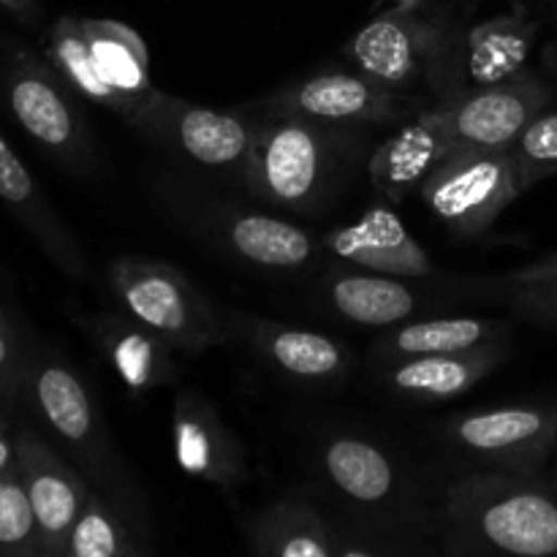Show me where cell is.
I'll return each mask as SVG.
<instances>
[{
  "label": "cell",
  "mask_w": 557,
  "mask_h": 557,
  "mask_svg": "<svg viewBox=\"0 0 557 557\" xmlns=\"http://www.w3.org/2000/svg\"><path fill=\"white\" fill-rule=\"evenodd\" d=\"M321 468L332 487L357 506H379L397 495L400 473L379 444L359 435H335L321 449Z\"/></svg>",
  "instance_id": "23"
},
{
  "label": "cell",
  "mask_w": 557,
  "mask_h": 557,
  "mask_svg": "<svg viewBox=\"0 0 557 557\" xmlns=\"http://www.w3.org/2000/svg\"><path fill=\"white\" fill-rule=\"evenodd\" d=\"M455 150L435 103L422 109L413 123L397 131L370 156L368 174L373 188L392 205L406 201L411 190L422 188L428 174Z\"/></svg>",
  "instance_id": "18"
},
{
  "label": "cell",
  "mask_w": 557,
  "mask_h": 557,
  "mask_svg": "<svg viewBox=\"0 0 557 557\" xmlns=\"http://www.w3.org/2000/svg\"><path fill=\"white\" fill-rule=\"evenodd\" d=\"M174 460L183 473L221 490H237L250 479L248 455L215 403L196 389H180L172 408Z\"/></svg>",
  "instance_id": "13"
},
{
  "label": "cell",
  "mask_w": 557,
  "mask_h": 557,
  "mask_svg": "<svg viewBox=\"0 0 557 557\" xmlns=\"http://www.w3.org/2000/svg\"><path fill=\"white\" fill-rule=\"evenodd\" d=\"M547 3H549V5H553V9H557V0H547Z\"/></svg>",
  "instance_id": "39"
},
{
  "label": "cell",
  "mask_w": 557,
  "mask_h": 557,
  "mask_svg": "<svg viewBox=\"0 0 557 557\" xmlns=\"http://www.w3.org/2000/svg\"><path fill=\"white\" fill-rule=\"evenodd\" d=\"M228 248L264 270H302L315 259V243L299 226L259 212H234L221 226Z\"/></svg>",
  "instance_id": "24"
},
{
  "label": "cell",
  "mask_w": 557,
  "mask_h": 557,
  "mask_svg": "<svg viewBox=\"0 0 557 557\" xmlns=\"http://www.w3.org/2000/svg\"><path fill=\"white\" fill-rule=\"evenodd\" d=\"M542 60H544V69H547L549 79H553L557 87V41H549L547 47H544Z\"/></svg>",
  "instance_id": "35"
},
{
  "label": "cell",
  "mask_w": 557,
  "mask_h": 557,
  "mask_svg": "<svg viewBox=\"0 0 557 557\" xmlns=\"http://www.w3.org/2000/svg\"><path fill=\"white\" fill-rule=\"evenodd\" d=\"M553 82L536 71L493 87H468L435 103L455 150H509L533 117L553 107Z\"/></svg>",
  "instance_id": "9"
},
{
  "label": "cell",
  "mask_w": 557,
  "mask_h": 557,
  "mask_svg": "<svg viewBox=\"0 0 557 557\" xmlns=\"http://www.w3.org/2000/svg\"><path fill=\"white\" fill-rule=\"evenodd\" d=\"M0 326H3V330H11V324H9V319L3 315V310H0Z\"/></svg>",
  "instance_id": "38"
},
{
  "label": "cell",
  "mask_w": 557,
  "mask_h": 557,
  "mask_svg": "<svg viewBox=\"0 0 557 557\" xmlns=\"http://www.w3.org/2000/svg\"><path fill=\"white\" fill-rule=\"evenodd\" d=\"M27 395V359L22 357L20 343L11 330L0 326V397L9 403Z\"/></svg>",
  "instance_id": "32"
},
{
  "label": "cell",
  "mask_w": 557,
  "mask_h": 557,
  "mask_svg": "<svg viewBox=\"0 0 557 557\" xmlns=\"http://www.w3.org/2000/svg\"><path fill=\"white\" fill-rule=\"evenodd\" d=\"M125 123L150 145L180 152L199 166L232 172H245L256 136V125L237 114L196 107L161 90H152Z\"/></svg>",
  "instance_id": "8"
},
{
  "label": "cell",
  "mask_w": 557,
  "mask_h": 557,
  "mask_svg": "<svg viewBox=\"0 0 557 557\" xmlns=\"http://www.w3.org/2000/svg\"><path fill=\"white\" fill-rule=\"evenodd\" d=\"M428 210L457 237H479L525 194L509 150H451L419 188Z\"/></svg>",
  "instance_id": "7"
},
{
  "label": "cell",
  "mask_w": 557,
  "mask_h": 557,
  "mask_svg": "<svg viewBox=\"0 0 557 557\" xmlns=\"http://www.w3.org/2000/svg\"><path fill=\"white\" fill-rule=\"evenodd\" d=\"M509 341V326L490 319H428L403 324L400 330L386 332L375 348L384 359L424 357V354H455L487 343Z\"/></svg>",
  "instance_id": "26"
},
{
  "label": "cell",
  "mask_w": 557,
  "mask_h": 557,
  "mask_svg": "<svg viewBox=\"0 0 557 557\" xmlns=\"http://www.w3.org/2000/svg\"><path fill=\"white\" fill-rule=\"evenodd\" d=\"M82 30H85V38L90 44V52L96 58L101 76L136 112L141 101L156 90L150 79V52H147V44L141 41V36L134 27L114 20L82 16Z\"/></svg>",
  "instance_id": "25"
},
{
  "label": "cell",
  "mask_w": 557,
  "mask_h": 557,
  "mask_svg": "<svg viewBox=\"0 0 557 557\" xmlns=\"http://www.w3.org/2000/svg\"><path fill=\"white\" fill-rule=\"evenodd\" d=\"M0 555L41 557V533L20 471L0 473Z\"/></svg>",
  "instance_id": "30"
},
{
  "label": "cell",
  "mask_w": 557,
  "mask_h": 557,
  "mask_svg": "<svg viewBox=\"0 0 557 557\" xmlns=\"http://www.w3.org/2000/svg\"><path fill=\"white\" fill-rule=\"evenodd\" d=\"M14 444L20 476L41 533V557H65L74 522L90 498V484L36 430H20Z\"/></svg>",
  "instance_id": "12"
},
{
  "label": "cell",
  "mask_w": 557,
  "mask_h": 557,
  "mask_svg": "<svg viewBox=\"0 0 557 557\" xmlns=\"http://www.w3.org/2000/svg\"><path fill=\"white\" fill-rule=\"evenodd\" d=\"M87 332L103 359L112 364L117 379L134 395H145L174 381V373H177L172 359L174 348L134 315L128 319L117 313L92 315Z\"/></svg>",
  "instance_id": "19"
},
{
  "label": "cell",
  "mask_w": 557,
  "mask_h": 557,
  "mask_svg": "<svg viewBox=\"0 0 557 557\" xmlns=\"http://www.w3.org/2000/svg\"><path fill=\"white\" fill-rule=\"evenodd\" d=\"M248 544L267 557H343V536L302 495L261 509L248 528Z\"/></svg>",
  "instance_id": "21"
},
{
  "label": "cell",
  "mask_w": 557,
  "mask_h": 557,
  "mask_svg": "<svg viewBox=\"0 0 557 557\" xmlns=\"http://www.w3.org/2000/svg\"><path fill=\"white\" fill-rule=\"evenodd\" d=\"M332 128L335 125L270 114L267 123L256 125L243 172L248 188L270 205L294 212H308L319 205L341 169L343 147L348 145V139Z\"/></svg>",
  "instance_id": "2"
},
{
  "label": "cell",
  "mask_w": 557,
  "mask_h": 557,
  "mask_svg": "<svg viewBox=\"0 0 557 557\" xmlns=\"http://www.w3.org/2000/svg\"><path fill=\"white\" fill-rule=\"evenodd\" d=\"M147 549L128 531V520L101 493H90L74 531L69 536L65 557H141Z\"/></svg>",
  "instance_id": "29"
},
{
  "label": "cell",
  "mask_w": 557,
  "mask_h": 557,
  "mask_svg": "<svg viewBox=\"0 0 557 557\" xmlns=\"http://www.w3.org/2000/svg\"><path fill=\"white\" fill-rule=\"evenodd\" d=\"M553 484H555V493H557V471H555V479H553Z\"/></svg>",
  "instance_id": "40"
},
{
  "label": "cell",
  "mask_w": 557,
  "mask_h": 557,
  "mask_svg": "<svg viewBox=\"0 0 557 557\" xmlns=\"http://www.w3.org/2000/svg\"><path fill=\"white\" fill-rule=\"evenodd\" d=\"M522 188L531 190L542 180L557 174V109H544L531 120L520 139L509 147Z\"/></svg>",
  "instance_id": "31"
},
{
  "label": "cell",
  "mask_w": 557,
  "mask_h": 557,
  "mask_svg": "<svg viewBox=\"0 0 557 557\" xmlns=\"http://www.w3.org/2000/svg\"><path fill=\"white\" fill-rule=\"evenodd\" d=\"M326 248L346 264L395 277L435 275L428 250L411 237L389 207H370L348 226L326 237Z\"/></svg>",
  "instance_id": "16"
},
{
  "label": "cell",
  "mask_w": 557,
  "mask_h": 557,
  "mask_svg": "<svg viewBox=\"0 0 557 557\" xmlns=\"http://www.w3.org/2000/svg\"><path fill=\"white\" fill-rule=\"evenodd\" d=\"M109 283L128 315L185 357H199L226 341V319L177 267L123 256L109 267Z\"/></svg>",
  "instance_id": "4"
},
{
  "label": "cell",
  "mask_w": 557,
  "mask_h": 557,
  "mask_svg": "<svg viewBox=\"0 0 557 557\" xmlns=\"http://www.w3.org/2000/svg\"><path fill=\"white\" fill-rule=\"evenodd\" d=\"M419 98L389 90L364 74L326 71L297 82L264 101L270 114L299 117L321 125H381L411 114Z\"/></svg>",
  "instance_id": "11"
},
{
  "label": "cell",
  "mask_w": 557,
  "mask_h": 557,
  "mask_svg": "<svg viewBox=\"0 0 557 557\" xmlns=\"http://www.w3.org/2000/svg\"><path fill=\"white\" fill-rule=\"evenodd\" d=\"M0 201L9 207L16 223L36 239L38 248L63 275H69L71 281H85L87 261L79 243L60 221L54 207L49 205L44 190L38 188L33 174L27 172L3 134H0Z\"/></svg>",
  "instance_id": "17"
},
{
  "label": "cell",
  "mask_w": 557,
  "mask_h": 557,
  "mask_svg": "<svg viewBox=\"0 0 557 557\" xmlns=\"http://www.w3.org/2000/svg\"><path fill=\"white\" fill-rule=\"evenodd\" d=\"M493 299L517 319L557 330V253L498 277Z\"/></svg>",
  "instance_id": "28"
},
{
  "label": "cell",
  "mask_w": 557,
  "mask_h": 557,
  "mask_svg": "<svg viewBox=\"0 0 557 557\" xmlns=\"http://www.w3.org/2000/svg\"><path fill=\"white\" fill-rule=\"evenodd\" d=\"M27 397L49 430L71 451L82 471L120 509L141 504L117 446L79 375L60 359H27Z\"/></svg>",
  "instance_id": "3"
},
{
  "label": "cell",
  "mask_w": 557,
  "mask_h": 557,
  "mask_svg": "<svg viewBox=\"0 0 557 557\" xmlns=\"http://www.w3.org/2000/svg\"><path fill=\"white\" fill-rule=\"evenodd\" d=\"M509 357V341L487 343V346L468 348L455 354H424V357H395L384 359V384L395 395L413 403L455 400L468 389L487 379L495 368Z\"/></svg>",
  "instance_id": "15"
},
{
  "label": "cell",
  "mask_w": 557,
  "mask_h": 557,
  "mask_svg": "<svg viewBox=\"0 0 557 557\" xmlns=\"http://www.w3.org/2000/svg\"><path fill=\"white\" fill-rule=\"evenodd\" d=\"M0 85L16 123L44 150L79 174L96 169V141L85 112L74 98L76 90L49 60L22 47H11L5 52Z\"/></svg>",
  "instance_id": "5"
},
{
  "label": "cell",
  "mask_w": 557,
  "mask_h": 557,
  "mask_svg": "<svg viewBox=\"0 0 557 557\" xmlns=\"http://www.w3.org/2000/svg\"><path fill=\"white\" fill-rule=\"evenodd\" d=\"M555 16H557V9H555Z\"/></svg>",
  "instance_id": "41"
},
{
  "label": "cell",
  "mask_w": 557,
  "mask_h": 557,
  "mask_svg": "<svg viewBox=\"0 0 557 557\" xmlns=\"http://www.w3.org/2000/svg\"><path fill=\"white\" fill-rule=\"evenodd\" d=\"M424 0H395V5H411V9H419Z\"/></svg>",
  "instance_id": "36"
},
{
  "label": "cell",
  "mask_w": 557,
  "mask_h": 557,
  "mask_svg": "<svg viewBox=\"0 0 557 557\" xmlns=\"http://www.w3.org/2000/svg\"><path fill=\"white\" fill-rule=\"evenodd\" d=\"M226 324L277 373L302 384H332L351 368V354L330 335L294 330L253 315H228Z\"/></svg>",
  "instance_id": "14"
},
{
  "label": "cell",
  "mask_w": 557,
  "mask_h": 557,
  "mask_svg": "<svg viewBox=\"0 0 557 557\" xmlns=\"http://www.w3.org/2000/svg\"><path fill=\"white\" fill-rule=\"evenodd\" d=\"M326 302L337 315L362 326H395L411 319L419 294L403 277L370 270H335L324 281Z\"/></svg>",
  "instance_id": "22"
},
{
  "label": "cell",
  "mask_w": 557,
  "mask_h": 557,
  "mask_svg": "<svg viewBox=\"0 0 557 557\" xmlns=\"http://www.w3.org/2000/svg\"><path fill=\"white\" fill-rule=\"evenodd\" d=\"M539 30H542V25L531 20L525 11H509V14L493 16V20L471 27L462 38V47H466L462 90L504 85V82H511L531 71L528 58L536 47Z\"/></svg>",
  "instance_id": "20"
},
{
  "label": "cell",
  "mask_w": 557,
  "mask_h": 557,
  "mask_svg": "<svg viewBox=\"0 0 557 557\" xmlns=\"http://www.w3.org/2000/svg\"><path fill=\"white\" fill-rule=\"evenodd\" d=\"M44 54L58 69V74L74 87L76 96L87 98L98 107L112 109L120 117H131V112H134L131 103L98 71L90 44H87L85 30H82V16H60L52 30H49Z\"/></svg>",
  "instance_id": "27"
},
{
  "label": "cell",
  "mask_w": 557,
  "mask_h": 557,
  "mask_svg": "<svg viewBox=\"0 0 557 557\" xmlns=\"http://www.w3.org/2000/svg\"><path fill=\"white\" fill-rule=\"evenodd\" d=\"M446 549L455 555H557V493L536 473H471L446 493Z\"/></svg>",
  "instance_id": "1"
},
{
  "label": "cell",
  "mask_w": 557,
  "mask_h": 557,
  "mask_svg": "<svg viewBox=\"0 0 557 557\" xmlns=\"http://www.w3.org/2000/svg\"><path fill=\"white\" fill-rule=\"evenodd\" d=\"M446 438L498 471L536 473L557 449V406H506L462 413Z\"/></svg>",
  "instance_id": "10"
},
{
  "label": "cell",
  "mask_w": 557,
  "mask_h": 557,
  "mask_svg": "<svg viewBox=\"0 0 557 557\" xmlns=\"http://www.w3.org/2000/svg\"><path fill=\"white\" fill-rule=\"evenodd\" d=\"M455 36L411 5H395L370 20L348 44V58L368 79L408 92L419 82L441 79V98L455 92L446 71L457 63ZM438 98V101H441Z\"/></svg>",
  "instance_id": "6"
},
{
  "label": "cell",
  "mask_w": 557,
  "mask_h": 557,
  "mask_svg": "<svg viewBox=\"0 0 557 557\" xmlns=\"http://www.w3.org/2000/svg\"><path fill=\"white\" fill-rule=\"evenodd\" d=\"M20 460H16V444L5 433H0V473H16Z\"/></svg>",
  "instance_id": "33"
},
{
  "label": "cell",
  "mask_w": 557,
  "mask_h": 557,
  "mask_svg": "<svg viewBox=\"0 0 557 557\" xmlns=\"http://www.w3.org/2000/svg\"><path fill=\"white\" fill-rule=\"evenodd\" d=\"M0 5H3V9H9L11 14L22 16V20H33V16L38 14L36 0H0Z\"/></svg>",
  "instance_id": "34"
},
{
  "label": "cell",
  "mask_w": 557,
  "mask_h": 557,
  "mask_svg": "<svg viewBox=\"0 0 557 557\" xmlns=\"http://www.w3.org/2000/svg\"><path fill=\"white\" fill-rule=\"evenodd\" d=\"M0 433H9V422H5L3 413H0Z\"/></svg>",
  "instance_id": "37"
}]
</instances>
